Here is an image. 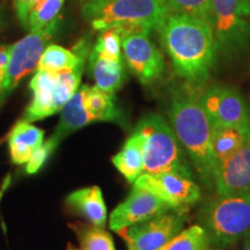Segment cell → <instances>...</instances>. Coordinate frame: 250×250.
<instances>
[{
    "label": "cell",
    "instance_id": "6da1fadb",
    "mask_svg": "<svg viewBox=\"0 0 250 250\" xmlns=\"http://www.w3.org/2000/svg\"><path fill=\"white\" fill-rule=\"evenodd\" d=\"M156 30L177 76L196 85L208 80L218 54L210 23L191 15L170 13Z\"/></svg>",
    "mask_w": 250,
    "mask_h": 250
},
{
    "label": "cell",
    "instance_id": "7a4b0ae2",
    "mask_svg": "<svg viewBox=\"0 0 250 250\" xmlns=\"http://www.w3.org/2000/svg\"><path fill=\"white\" fill-rule=\"evenodd\" d=\"M169 120L181 145L191 159L197 174L208 187L214 186L215 165L212 156V124L192 89H176L171 94Z\"/></svg>",
    "mask_w": 250,
    "mask_h": 250
},
{
    "label": "cell",
    "instance_id": "3957f363",
    "mask_svg": "<svg viewBox=\"0 0 250 250\" xmlns=\"http://www.w3.org/2000/svg\"><path fill=\"white\" fill-rule=\"evenodd\" d=\"M137 133L144 139V173L176 171L192 177V173L174 130L158 114H147L137 124Z\"/></svg>",
    "mask_w": 250,
    "mask_h": 250
},
{
    "label": "cell",
    "instance_id": "277c9868",
    "mask_svg": "<svg viewBox=\"0 0 250 250\" xmlns=\"http://www.w3.org/2000/svg\"><path fill=\"white\" fill-rule=\"evenodd\" d=\"M169 14L165 0H114L83 13L95 30L116 28L121 34L158 29Z\"/></svg>",
    "mask_w": 250,
    "mask_h": 250
},
{
    "label": "cell",
    "instance_id": "5b68a950",
    "mask_svg": "<svg viewBox=\"0 0 250 250\" xmlns=\"http://www.w3.org/2000/svg\"><path fill=\"white\" fill-rule=\"evenodd\" d=\"M199 220L217 247H228L250 235V192L218 196L203 206Z\"/></svg>",
    "mask_w": 250,
    "mask_h": 250
},
{
    "label": "cell",
    "instance_id": "8992f818",
    "mask_svg": "<svg viewBox=\"0 0 250 250\" xmlns=\"http://www.w3.org/2000/svg\"><path fill=\"white\" fill-rule=\"evenodd\" d=\"M86 64L87 62H83L76 68L58 73L37 70L29 86L33 92L30 104L19 122L33 123L61 111L68 100L79 89Z\"/></svg>",
    "mask_w": 250,
    "mask_h": 250
},
{
    "label": "cell",
    "instance_id": "52a82bcc",
    "mask_svg": "<svg viewBox=\"0 0 250 250\" xmlns=\"http://www.w3.org/2000/svg\"><path fill=\"white\" fill-rule=\"evenodd\" d=\"M212 28L218 52L242 54L250 46V0H212Z\"/></svg>",
    "mask_w": 250,
    "mask_h": 250
},
{
    "label": "cell",
    "instance_id": "ba28073f",
    "mask_svg": "<svg viewBox=\"0 0 250 250\" xmlns=\"http://www.w3.org/2000/svg\"><path fill=\"white\" fill-rule=\"evenodd\" d=\"M59 28V18L42 29L29 31L23 39L11 45L7 65V76L4 86V98L20 85L39 66L40 59L49 42Z\"/></svg>",
    "mask_w": 250,
    "mask_h": 250
},
{
    "label": "cell",
    "instance_id": "9c48e42d",
    "mask_svg": "<svg viewBox=\"0 0 250 250\" xmlns=\"http://www.w3.org/2000/svg\"><path fill=\"white\" fill-rule=\"evenodd\" d=\"M187 214V208H170L117 233L129 250H160L183 229Z\"/></svg>",
    "mask_w": 250,
    "mask_h": 250
},
{
    "label": "cell",
    "instance_id": "30bf717a",
    "mask_svg": "<svg viewBox=\"0 0 250 250\" xmlns=\"http://www.w3.org/2000/svg\"><path fill=\"white\" fill-rule=\"evenodd\" d=\"M149 34L151 31L121 34L124 61L143 85H151L160 79L166 66L164 56Z\"/></svg>",
    "mask_w": 250,
    "mask_h": 250
},
{
    "label": "cell",
    "instance_id": "8fae6325",
    "mask_svg": "<svg viewBox=\"0 0 250 250\" xmlns=\"http://www.w3.org/2000/svg\"><path fill=\"white\" fill-rule=\"evenodd\" d=\"M201 103L212 126H230L250 132V109L236 89L212 86L202 93Z\"/></svg>",
    "mask_w": 250,
    "mask_h": 250
},
{
    "label": "cell",
    "instance_id": "7c38bea8",
    "mask_svg": "<svg viewBox=\"0 0 250 250\" xmlns=\"http://www.w3.org/2000/svg\"><path fill=\"white\" fill-rule=\"evenodd\" d=\"M133 184L145 187L167 203L170 208H189L201 199V189L192 177L176 173H143Z\"/></svg>",
    "mask_w": 250,
    "mask_h": 250
},
{
    "label": "cell",
    "instance_id": "4fadbf2b",
    "mask_svg": "<svg viewBox=\"0 0 250 250\" xmlns=\"http://www.w3.org/2000/svg\"><path fill=\"white\" fill-rule=\"evenodd\" d=\"M170 210L167 203L147 188L133 184L130 195L111 212L109 227L114 232L148 220Z\"/></svg>",
    "mask_w": 250,
    "mask_h": 250
},
{
    "label": "cell",
    "instance_id": "5bb4252c",
    "mask_svg": "<svg viewBox=\"0 0 250 250\" xmlns=\"http://www.w3.org/2000/svg\"><path fill=\"white\" fill-rule=\"evenodd\" d=\"M218 196H233L250 190V138L219 166L214 177Z\"/></svg>",
    "mask_w": 250,
    "mask_h": 250
},
{
    "label": "cell",
    "instance_id": "9a60e30c",
    "mask_svg": "<svg viewBox=\"0 0 250 250\" xmlns=\"http://www.w3.org/2000/svg\"><path fill=\"white\" fill-rule=\"evenodd\" d=\"M85 92L86 85L80 86L76 94L68 100L66 104L61 110V120L58 122L57 127L55 129L54 134L44 143V145L51 153L56 151L59 144L67 136L76 132L81 127L86 126V125L95 123L86 108Z\"/></svg>",
    "mask_w": 250,
    "mask_h": 250
},
{
    "label": "cell",
    "instance_id": "2e32d148",
    "mask_svg": "<svg viewBox=\"0 0 250 250\" xmlns=\"http://www.w3.org/2000/svg\"><path fill=\"white\" fill-rule=\"evenodd\" d=\"M92 48L93 45L88 39L80 40L74 46L73 51L57 44H49L40 59L37 70L58 73L76 68L83 62H87Z\"/></svg>",
    "mask_w": 250,
    "mask_h": 250
},
{
    "label": "cell",
    "instance_id": "e0dca14e",
    "mask_svg": "<svg viewBox=\"0 0 250 250\" xmlns=\"http://www.w3.org/2000/svg\"><path fill=\"white\" fill-rule=\"evenodd\" d=\"M66 204L96 227H104L107 223V206L102 190L98 186L76 190L66 198Z\"/></svg>",
    "mask_w": 250,
    "mask_h": 250
},
{
    "label": "cell",
    "instance_id": "ac0fdd59",
    "mask_svg": "<svg viewBox=\"0 0 250 250\" xmlns=\"http://www.w3.org/2000/svg\"><path fill=\"white\" fill-rule=\"evenodd\" d=\"M44 143V132L26 122H18L8 134L12 162L24 165Z\"/></svg>",
    "mask_w": 250,
    "mask_h": 250
},
{
    "label": "cell",
    "instance_id": "d6986e66",
    "mask_svg": "<svg viewBox=\"0 0 250 250\" xmlns=\"http://www.w3.org/2000/svg\"><path fill=\"white\" fill-rule=\"evenodd\" d=\"M87 65L90 77L100 89L115 94L123 86L126 77L123 61L100 57L90 50Z\"/></svg>",
    "mask_w": 250,
    "mask_h": 250
},
{
    "label": "cell",
    "instance_id": "ffe728a7",
    "mask_svg": "<svg viewBox=\"0 0 250 250\" xmlns=\"http://www.w3.org/2000/svg\"><path fill=\"white\" fill-rule=\"evenodd\" d=\"M143 145V137L133 131L121 151L112 158V164L129 183H134L144 173Z\"/></svg>",
    "mask_w": 250,
    "mask_h": 250
},
{
    "label": "cell",
    "instance_id": "44dd1931",
    "mask_svg": "<svg viewBox=\"0 0 250 250\" xmlns=\"http://www.w3.org/2000/svg\"><path fill=\"white\" fill-rule=\"evenodd\" d=\"M85 104L94 122H115L123 124V114L118 108L114 93L96 86L86 85Z\"/></svg>",
    "mask_w": 250,
    "mask_h": 250
},
{
    "label": "cell",
    "instance_id": "7402d4cb",
    "mask_svg": "<svg viewBox=\"0 0 250 250\" xmlns=\"http://www.w3.org/2000/svg\"><path fill=\"white\" fill-rule=\"evenodd\" d=\"M250 138V132L230 126H212V156L215 173L219 166L234 154Z\"/></svg>",
    "mask_w": 250,
    "mask_h": 250
},
{
    "label": "cell",
    "instance_id": "603a6c76",
    "mask_svg": "<svg viewBox=\"0 0 250 250\" xmlns=\"http://www.w3.org/2000/svg\"><path fill=\"white\" fill-rule=\"evenodd\" d=\"M78 236V246L67 247V250H116L114 240L104 228L78 225L74 226Z\"/></svg>",
    "mask_w": 250,
    "mask_h": 250
},
{
    "label": "cell",
    "instance_id": "cb8c5ba5",
    "mask_svg": "<svg viewBox=\"0 0 250 250\" xmlns=\"http://www.w3.org/2000/svg\"><path fill=\"white\" fill-rule=\"evenodd\" d=\"M212 245L210 235L199 225L182 229L160 250H210Z\"/></svg>",
    "mask_w": 250,
    "mask_h": 250
},
{
    "label": "cell",
    "instance_id": "d4e9b609",
    "mask_svg": "<svg viewBox=\"0 0 250 250\" xmlns=\"http://www.w3.org/2000/svg\"><path fill=\"white\" fill-rule=\"evenodd\" d=\"M64 2L65 0H41L29 14L27 29L29 31L40 30L58 19Z\"/></svg>",
    "mask_w": 250,
    "mask_h": 250
},
{
    "label": "cell",
    "instance_id": "484cf974",
    "mask_svg": "<svg viewBox=\"0 0 250 250\" xmlns=\"http://www.w3.org/2000/svg\"><path fill=\"white\" fill-rule=\"evenodd\" d=\"M92 51L100 57L114 59V61H123V51H122V35L116 28H109L100 31L95 44Z\"/></svg>",
    "mask_w": 250,
    "mask_h": 250
},
{
    "label": "cell",
    "instance_id": "4316f807",
    "mask_svg": "<svg viewBox=\"0 0 250 250\" xmlns=\"http://www.w3.org/2000/svg\"><path fill=\"white\" fill-rule=\"evenodd\" d=\"M170 13L187 14L212 26V0H165Z\"/></svg>",
    "mask_w": 250,
    "mask_h": 250
},
{
    "label": "cell",
    "instance_id": "83f0119b",
    "mask_svg": "<svg viewBox=\"0 0 250 250\" xmlns=\"http://www.w3.org/2000/svg\"><path fill=\"white\" fill-rule=\"evenodd\" d=\"M40 1L41 0H14L15 12H17L19 21L22 24L24 29H27L29 14L31 13V11L36 7Z\"/></svg>",
    "mask_w": 250,
    "mask_h": 250
},
{
    "label": "cell",
    "instance_id": "f1b7e54d",
    "mask_svg": "<svg viewBox=\"0 0 250 250\" xmlns=\"http://www.w3.org/2000/svg\"><path fill=\"white\" fill-rule=\"evenodd\" d=\"M11 45L0 44V104L5 101L4 98V86L7 76V65Z\"/></svg>",
    "mask_w": 250,
    "mask_h": 250
},
{
    "label": "cell",
    "instance_id": "f546056e",
    "mask_svg": "<svg viewBox=\"0 0 250 250\" xmlns=\"http://www.w3.org/2000/svg\"><path fill=\"white\" fill-rule=\"evenodd\" d=\"M111 1H114V0H86L85 4L83 6V13H87V12H90L93 9L107 5Z\"/></svg>",
    "mask_w": 250,
    "mask_h": 250
},
{
    "label": "cell",
    "instance_id": "4dcf8cb0",
    "mask_svg": "<svg viewBox=\"0 0 250 250\" xmlns=\"http://www.w3.org/2000/svg\"><path fill=\"white\" fill-rule=\"evenodd\" d=\"M245 241V248L246 250H250V235L248 237H246Z\"/></svg>",
    "mask_w": 250,
    "mask_h": 250
}]
</instances>
